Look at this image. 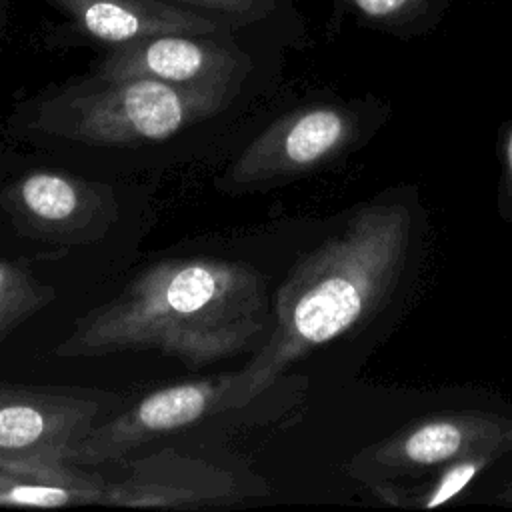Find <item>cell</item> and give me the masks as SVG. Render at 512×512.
Segmentation results:
<instances>
[{
	"mask_svg": "<svg viewBox=\"0 0 512 512\" xmlns=\"http://www.w3.org/2000/svg\"><path fill=\"white\" fill-rule=\"evenodd\" d=\"M266 316V280L254 266L210 256L168 258L78 318L54 354L100 358L158 350L198 368L250 350Z\"/></svg>",
	"mask_w": 512,
	"mask_h": 512,
	"instance_id": "obj_1",
	"label": "cell"
},
{
	"mask_svg": "<svg viewBox=\"0 0 512 512\" xmlns=\"http://www.w3.org/2000/svg\"><path fill=\"white\" fill-rule=\"evenodd\" d=\"M236 92L176 86L154 78H100L68 84L36 104L40 130L96 146H142L222 112Z\"/></svg>",
	"mask_w": 512,
	"mask_h": 512,
	"instance_id": "obj_2",
	"label": "cell"
},
{
	"mask_svg": "<svg viewBox=\"0 0 512 512\" xmlns=\"http://www.w3.org/2000/svg\"><path fill=\"white\" fill-rule=\"evenodd\" d=\"M98 412L100 402L86 392L0 384V470L104 486L102 476L66 462Z\"/></svg>",
	"mask_w": 512,
	"mask_h": 512,
	"instance_id": "obj_3",
	"label": "cell"
},
{
	"mask_svg": "<svg viewBox=\"0 0 512 512\" xmlns=\"http://www.w3.org/2000/svg\"><path fill=\"white\" fill-rule=\"evenodd\" d=\"M252 58L234 34H158L106 48L94 76H144L176 86L240 92Z\"/></svg>",
	"mask_w": 512,
	"mask_h": 512,
	"instance_id": "obj_4",
	"label": "cell"
},
{
	"mask_svg": "<svg viewBox=\"0 0 512 512\" xmlns=\"http://www.w3.org/2000/svg\"><path fill=\"white\" fill-rule=\"evenodd\" d=\"M0 204L16 230L52 244L100 240L118 220L114 190L58 170H34L14 180Z\"/></svg>",
	"mask_w": 512,
	"mask_h": 512,
	"instance_id": "obj_5",
	"label": "cell"
},
{
	"mask_svg": "<svg viewBox=\"0 0 512 512\" xmlns=\"http://www.w3.org/2000/svg\"><path fill=\"white\" fill-rule=\"evenodd\" d=\"M236 372L158 388L110 422L92 428L66 456L68 464L96 466L116 462L134 448L188 428L208 414L226 412V394Z\"/></svg>",
	"mask_w": 512,
	"mask_h": 512,
	"instance_id": "obj_6",
	"label": "cell"
},
{
	"mask_svg": "<svg viewBox=\"0 0 512 512\" xmlns=\"http://www.w3.org/2000/svg\"><path fill=\"white\" fill-rule=\"evenodd\" d=\"M346 130V114L338 106L298 108L262 130L226 170L220 186L236 192L306 170L324 160Z\"/></svg>",
	"mask_w": 512,
	"mask_h": 512,
	"instance_id": "obj_7",
	"label": "cell"
},
{
	"mask_svg": "<svg viewBox=\"0 0 512 512\" xmlns=\"http://www.w3.org/2000/svg\"><path fill=\"white\" fill-rule=\"evenodd\" d=\"M238 498L236 478L228 470L164 448L130 462L120 480L106 482L102 504L192 510L232 504Z\"/></svg>",
	"mask_w": 512,
	"mask_h": 512,
	"instance_id": "obj_8",
	"label": "cell"
},
{
	"mask_svg": "<svg viewBox=\"0 0 512 512\" xmlns=\"http://www.w3.org/2000/svg\"><path fill=\"white\" fill-rule=\"evenodd\" d=\"M86 42L114 48L158 34H232L166 0H44ZM236 36V34H234Z\"/></svg>",
	"mask_w": 512,
	"mask_h": 512,
	"instance_id": "obj_9",
	"label": "cell"
},
{
	"mask_svg": "<svg viewBox=\"0 0 512 512\" xmlns=\"http://www.w3.org/2000/svg\"><path fill=\"white\" fill-rule=\"evenodd\" d=\"M454 0H332L326 30L338 34L344 22L400 40L426 36L438 28Z\"/></svg>",
	"mask_w": 512,
	"mask_h": 512,
	"instance_id": "obj_10",
	"label": "cell"
},
{
	"mask_svg": "<svg viewBox=\"0 0 512 512\" xmlns=\"http://www.w3.org/2000/svg\"><path fill=\"white\" fill-rule=\"evenodd\" d=\"M200 16H206L232 34L254 26L280 24L294 32L304 30V18L296 0H166Z\"/></svg>",
	"mask_w": 512,
	"mask_h": 512,
	"instance_id": "obj_11",
	"label": "cell"
},
{
	"mask_svg": "<svg viewBox=\"0 0 512 512\" xmlns=\"http://www.w3.org/2000/svg\"><path fill=\"white\" fill-rule=\"evenodd\" d=\"M104 486L74 484L56 478L0 470V506L62 508L102 504Z\"/></svg>",
	"mask_w": 512,
	"mask_h": 512,
	"instance_id": "obj_12",
	"label": "cell"
},
{
	"mask_svg": "<svg viewBox=\"0 0 512 512\" xmlns=\"http://www.w3.org/2000/svg\"><path fill=\"white\" fill-rule=\"evenodd\" d=\"M56 298L50 284L38 282L26 268L0 260V342Z\"/></svg>",
	"mask_w": 512,
	"mask_h": 512,
	"instance_id": "obj_13",
	"label": "cell"
},
{
	"mask_svg": "<svg viewBox=\"0 0 512 512\" xmlns=\"http://www.w3.org/2000/svg\"><path fill=\"white\" fill-rule=\"evenodd\" d=\"M462 444V434L454 424L432 422L410 434L406 456L418 464H434L450 458Z\"/></svg>",
	"mask_w": 512,
	"mask_h": 512,
	"instance_id": "obj_14",
	"label": "cell"
},
{
	"mask_svg": "<svg viewBox=\"0 0 512 512\" xmlns=\"http://www.w3.org/2000/svg\"><path fill=\"white\" fill-rule=\"evenodd\" d=\"M476 470H478V464H474V462H466V464H458V466L450 468L444 474V478L440 480V484L436 486V490L430 494V500L426 502V506L428 508L440 506V504L448 502L450 498H454L472 480Z\"/></svg>",
	"mask_w": 512,
	"mask_h": 512,
	"instance_id": "obj_15",
	"label": "cell"
},
{
	"mask_svg": "<svg viewBox=\"0 0 512 512\" xmlns=\"http://www.w3.org/2000/svg\"><path fill=\"white\" fill-rule=\"evenodd\" d=\"M10 18V2L8 0H0V34L4 32L6 24Z\"/></svg>",
	"mask_w": 512,
	"mask_h": 512,
	"instance_id": "obj_16",
	"label": "cell"
},
{
	"mask_svg": "<svg viewBox=\"0 0 512 512\" xmlns=\"http://www.w3.org/2000/svg\"><path fill=\"white\" fill-rule=\"evenodd\" d=\"M508 168H510V172H512V132H510V138H508Z\"/></svg>",
	"mask_w": 512,
	"mask_h": 512,
	"instance_id": "obj_17",
	"label": "cell"
}]
</instances>
